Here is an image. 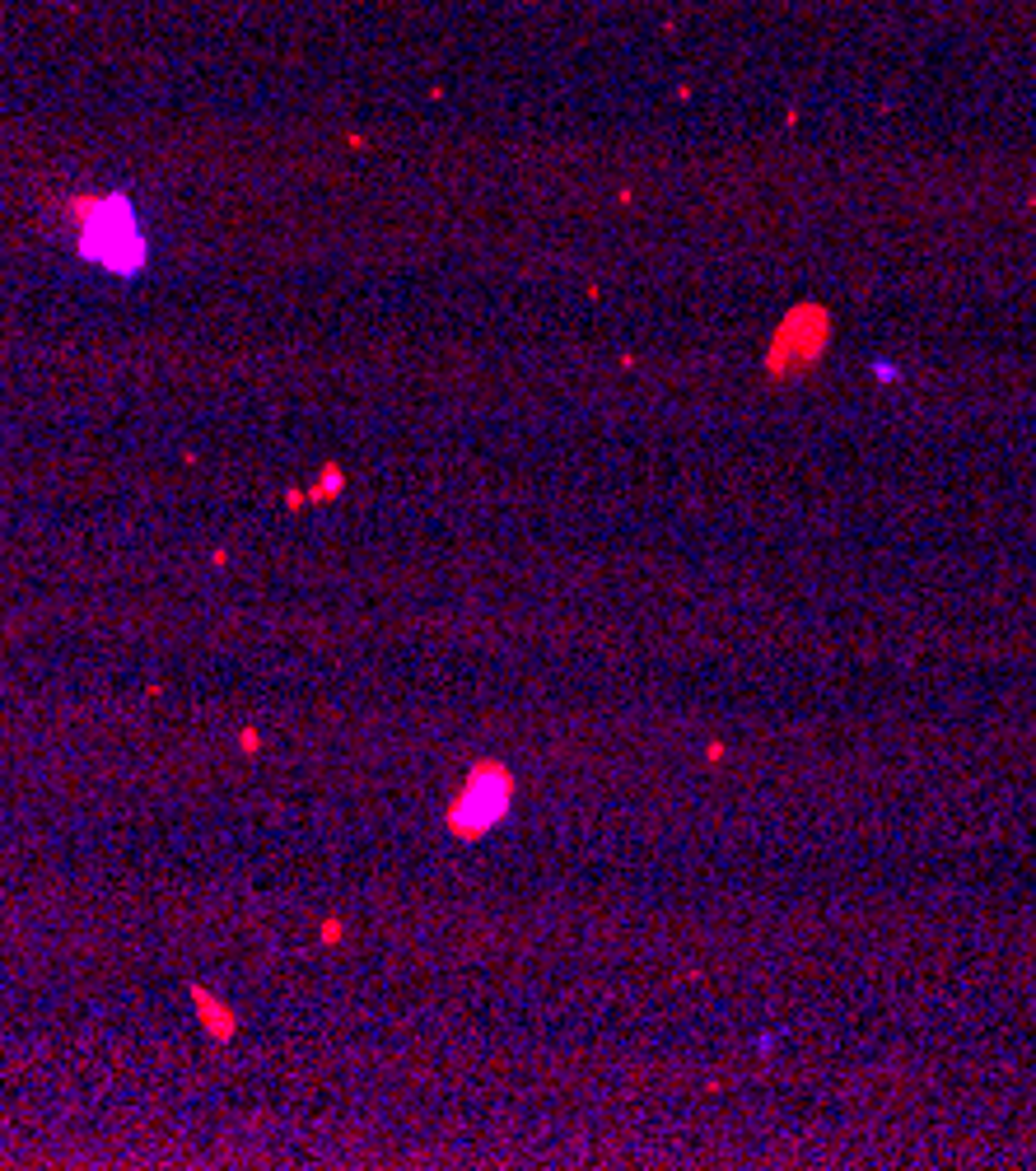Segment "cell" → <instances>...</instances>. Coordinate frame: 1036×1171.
Instances as JSON below:
<instances>
[{
  "label": "cell",
  "mask_w": 1036,
  "mask_h": 1171,
  "mask_svg": "<svg viewBox=\"0 0 1036 1171\" xmlns=\"http://www.w3.org/2000/svg\"><path fill=\"white\" fill-rule=\"evenodd\" d=\"M509 803H513V775L504 771V765H495V761H482L467 775V784L453 798V807H449V831L462 835V840L486 835L509 813Z\"/></svg>",
  "instance_id": "cell-2"
},
{
  "label": "cell",
  "mask_w": 1036,
  "mask_h": 1171,
  "mask_svg": "<svg viewBox=\"0 0 1036 1171\" xmlns=\"http://www.w3.org/2000/svg\"><path fill=\"white\" fill-rule=\"evenodd\" d=\"M826 337H831V313L822 308V304H799L784 322H780V332H775V341H771V355H766V365H771V374H799V369H808L813 359L826 350Z\"/></svg>",
  "instance_id": "cell-3"
},
{
  "label": "cell",
  "mask_w": 1036,
  "mask_h": 1171,
  "mask_svg": "<svg viewBox=\"0 0 1036 1171\" xmlns=\"http://www.w3.org/2000/svg\"><path fill=\"white\" fill-rule=\"evenodd\" d=\"M75 248H79V257H89V262H98L103 271H117V275H136L150 262L145 224H140L131 201L117 196V192L79 206Z\"/></svg>",
  "instance_id": "cell-1"
}]
</instances>
